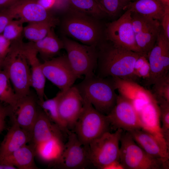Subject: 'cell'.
<instances>
[{
    "label": "cell",
    "mask_w": 169,
    "mask_h": 169,
    "mask_svg": "<svg viewBox=\"0 0 169 169\" xmlns=\"http://www.w3.org/2000/svg\"><path fill=\"white\" fill-rule=\"evenodd\" d=\"M97 48L98 59L95 72L96 75L102 78H118L136 82L138 79L134 74V66L142 54L107 40H102Z\"/></svg>",
    "instance_id": "1"
},
{
    "label": "cell",
    "mask_w": 169,
    "mask_h": 169,
    "mask_svg": "<svg viewBox=\"0 0 169 169\" xmlns=\"http://www.w3.org/2000/svg\"><path fill=\"white\" fill-rule=\"evenodd\" d=\"M23 44L22 39L11 42L9 50L3 60L1 68L8 75L19 99L30 94L32 87L30 66Z\"/></svg>",
    "instance_id": "2"
},
{
    "label": "cell",
    "mask_w": 169,
    "mask_h": 169,
    "mask_svg": "<svg viewBox=\"0 0 169 169\" xmlns=\"http://www.w3.org/2000/svg\"><path fill=\"white\" fill-rule=\"evenodd\" d=\"M75 86L83 98L101 113L108 115L115 106L118 95L113 77L102 78L95 74L85 77Z\"/></svg>",
    "instance_id": "3"
},
{
    "label": "cell",
    "mask_w": 169,
    "mask_h": 169,
    "mask_svg": "<svg viewBox=\"0 0 169 169\" xmlns=\"http://www.w3.org/2000/svg\"><path fill=\"white\" fill-rule=\"evenodd\" d=\"M61 22L64 34L83 44L97 46L102 40V31L98 19L70 7Z\"/></svg>",
    "instance_id": "4"
},
{
    "label": "cell",
    "mask_w": 169,
    "mask_h": 169,
    "mask_svg": "<svg viewBox=\"0 0 169 169\" xmlns=\"http://www.w3.org/2000/svg\"><path fill=\"white\" fill-rule=\"evenodd\" d=\"M123 130L106 132L85 146L89 161L95 167L105 169L110 164L120 162L119 144Z\"/></svg>",
    "instance_id": "5"
},
{
    "label": "cell",
    "mask_w": 169,
    "mask_h": 169,
    "mask_svg": "<svg viewBox=\"0 0 169 169\" xmlns=\"http://www.w3.org/2000/svg\"><path fill=\"white\" fill-rule=\"evenodd\" d=\"M120 143V163L123 169H160L168 168V161L154 157L135 142L130 133L123 131Z\"/></svg>",
    "instance_id": "6"
},
{
    "label": "cell",
    "mask_w": 169,
    "mask_h": 169,
    "mask_svg": "<svg viewBox=\"0 0 169 169\" xmlns=\"http://www.w3.org/2000/svg\"><path fill=\"white\" fill-rule=\"evenodd\" d=\"M82 111L77 120L73 131L84 146L111 128L106 115L97 110L87 99L83 98Z\"/></svg>",
    "instance_id": "7"
},
{
    "label": "cell",
    "mask_w": 169,
    "mask_h": 169,
    "mask_svg": "<svg viewBox=\"0 0 169 169\" xmlns=\"http://www.w3.org/2000/svg\"><path fill=\"white\" fill-rule=\"evenodd\" d=\"M62 40L70 65L78 78L94 74L98 59L97 46L80 44L65 37Z\"/></svg>",
    "instance_id": "8"
},
{
    "label": "cell",
    "mask_w": 169,
    "mask_h": 169,
    "mask_svg": "<svg viewBox=\"0 0 169 169\" xmlns=\"http://www.w3.org/2000/svg\"><path fill=\"white\" fill-rule=\"evenodd\" d=\"M107 115L111 128L130 132L143 128L134 101L119 94L116 104Z\"/></svg>",
    "instance_id": "9"
},
{
    "label": "cell",
    "mask_w": 169,
    "mask_h": 169,
    "mask_svg": "<svg viewBox=\"0 0 169 169\" xmlns=\"http://www.w3.org/2000/svg\"><path fill=\"white\" fill-rule=\"evenodd\" d=\"M42 68L46 78L64 91L72 87L78 77L74 73L67 55L44 61Z\"/></svg>",
    "instance_id": "10"
},
{
    "label": "cell",
    "mask_w": 169,
    "mask_h": 169,
    "mask_svg": "<svg viewBox=\"0 0 169 169\" xmlns=\"http://www.w3.org/2000/svg\"><path fill=\"white\" fill-rule=\"evenodd\" d=\"M105 35L106 40L128 50L140 53L133 29L131 13L129 10H126L118 19L108 24Z\"/></svg>",
    "instance_id": "11"
},
{
    "label": "cell",
    "mask_w": 169,
    "mask_h": 169,
    "mask_svg": "<svg viewBox=\"0 0 169 169\" xmlns=\"http://www.w3.org/2000/svg\"><path fill=\"white\" fill-rule=\"evenodd\" d=\"M60 116L68 129L73 131L83 107V98L75 85L57 94Z\"/></svg>",
    "instance_id": "12"
},
{
    "label": "cell",
    "mask_w": 169,
    "mask_h": 169,
    "mask_svg": "<svg viewBox=\"0 0 169 169\" xmlns=\"http://www.w3.org/2000/svg\"><path fill=\"white\" fill-rule=\"evenodd\" d=\"M61 158L54 166L64 169H85L90 164L85 146L80 142L75 133L68 134Z\"/></svg>",
    "instance_id": "13"
},
{
    "label": "cell",
    "mask_w": 169,
    "mask_h": 169,
    "mask_svg": "<svg viewBox=\"0 0 169 169\" xmlns=\"http://www.w3.org/2000/svg\"><path fill=\"white\" fill-rule=\"evenodd\" d=\"M7 9L14 19L20 20L23 23L59 22L58 19L40 5L37 0H19Z\"/></svg>",
    "instance_id": "14"
},
{
    "label": "cell",
    "mask_w": 169,
    "mask_h": 169,
    "mask_svg": "<svg viewBox=\"0 0 169 169\" xmlns=\"http://www.w3.org/2000/svg\"><path fill=\"white\" fill-rule=\"evenodd\" d=\"M133 28L140 53L147 57L161 29L159 21L147 16L143 17L135 22Z\"/></svg>",
    "instance_id": "15"
},
{
    "label": "cell",
    "mask_w": 169,
    "mask_h": 169,
    "mask_svg": "<svg viewBox=\"0 0 169 169\" xmlns=\"http://www.w3.org/2000/svg\"><path fill=\"white\" fill-rule=\"evenodd\" d=\"M133 139L144 151L151 156L168 161L169 147L153 132L142 128L129 132Z\"/></svg>",
    "instance_id": "16"
},
{
    "label": "cell",
    "mask_w": 169,
    "mask_h": 169,
    "mask_svg": "<svg viewBox=\"0 0 169 169\" xmlns=\"http://www.w3.org/2000/svg\"><path fill=\"white\" fill-rule=\"evenodd\" d=\"M38 101L30 94L20 98L15 111L16 116H11L23 129L32 135L33 128L37 118L39 107Z\"/></svg>",
    "instance_id": "17"
},
{
    "label": "cell",
    "mask_w": 169,
    "mask_h": 169,
    "mask_svg": "<svg viewBox=\"0 0 169 169\" xmlns=\"http://www.w3.org/2000/svg\"><path fill=\"white\" fill-rule=\"evenodd\" d=\"M12 125L0 145V158L6 157L30 143L32 135L22 129L12 117Z\"/></svg>",
    "instance_id": "18"
},
{
    "label": "cell",
    "mask_w": 169,
    "mask_h": 169,
    "mask_svg": "<svg viewBox=\"0 0 169 169\" xmlns=\"http://www.w3.org/2000/svg\"><path fill=\"white\" fill-rule=\"evenodd\" d=\"M168 49L169 39L165 35L161 28L154 45L147 55L151 75L146 85H152L158 79L166 74L163 70L162 58L164 52Z\"/></svg>",
    "instance_id": "19"
},
{
    "label": "cell",
    "mask_w": 169,
    "mask_h": 169,
    "mask_svg": "<svg viewBox=\"0 0 169 169\" xmlns=\"http://www.w3.org/2000/svg\"><path fill=\"white\" fill-rule=\"evenodd\" d=\"M62 135H59L35 145V156L40 161L54 166L63 153L64 144Z\"/></svg>",
    "instance_id": "20"
},
{
    "label": "cell",
    "mask_w": 169,
    "mask_h": 169,
    "mask_svg": "<svg viewBox=\"0 0 169 169\" xmlns=\"http://www.w3.org/2000/svg\"><path fill=\"white\" fill-rule=\"evenodd\" d=\"M23 47L28 60L31 70L32 87L35 90L38 101H42L45 97V87L46 78L43 73L37 55L38 52L29 44H24Z\"/></svg>",
    "instance_id": "21"
},
{
    "label": "cell",
    "mask_w": 169,
    "mask_h": 169,
    "mask_svg": "<svg viewBox=\"0 0 169 169\" xmlns=\"http://www.w3.org/2000/svg\"><path fill=\"white\" fill-rule=\"evenodd\" d=\"M32 132L30 142L36 144L62 135L59 128L49 119L40 107Z\"/></svg>",
    "instance_id": "22"
},
{
    "label": "cell",
    "mask_w": 169,
    "mask_h": 169,
    "mask_svg": "<svg viewBox=\"0 0 169 169\" xmlns=\"http://www.w3.org/2000/svg\"><path fill=\"white\" fill-rule=\"evenodd\" d=\"M168 8L169 6L160 0H135L129 2L123 10H129L160 21Z\"/></svg>",
    "instance_id": "23"
},
{
    "label": "cell",
    "mask_w": 169,
    "mask_h": 169,
    "mask_svg": "<svg viewBox=\"0 0 169 169\" xmlns=\"http://www.w3.org/2000/svg\"><path fill=\"white\" fill-rule=\"evenodd\" d=\"M53 28L42 39L35 42H29L31 46L40 54L44 61L54 57L64 49L62 40L56 36Z\"/></svg>",
    "instance_id": "24"
},
{
    "label": "cell",
    "mask_w": 169,
    "mask_h": 169,
    "mask_svg": "<svg viewBox=\"0 0 169 169\" xmlns=\"http://www.w3.org/2000/svg\"><path fill=\"white\" fill-rule=\"evenodd\" d=\"M26 144L3 158L5 162L19 169H38L34 161L35 145Z\"/></svg>",
    "instance_id": "25"
},
{
    "label": "cell",
    "mask_w": 169,
    "mask_h": 169,
    "mask_svg": "<svg viewBox=\"0 0 169 169\" xmlns=\"http://www.w3.org/2000/svg\"><path fill=\"white\" fill-rule=\"evenodd\" d=\"M116 90L120 94L132 100H140L146 103L155 99L151 92L146 90L136 82L113 77Z\"/></svg>",
    "instance_id": "26"
},
{
    "label": "cell",
    "mask_w": 169,
    "mask_h": 169,
    "mask_svg": "<svg viewBox=\"0 0 169 169\" xmlns=\"http://www.w3.org/2000/svg\"><path fill=\"white\" fill-rule=\"evenodd\" d=\"M58 96L57 94L54 98L44 100L42 101L38 100V105L44 111L50 120L55 124L61 131L68 134L70 131L61 119L58 109Z\"/></svg>",
    "instance_id": "27"
},
{
    "label": "cell",
    "mask_w": 169,
    "mask_h": 169,
    "mask_svg": "<svg viewBox=\"0 0 169 169\" xmlns=\"http://www.w3.org/2000/svg\"><path fill=\"white\" fill-rule=\"evenodd\" d=\"M58 23L53 22H40L28 23L24 27L23 34L30 42H35L45 37L52 28Z\"/></svg>",
    "instance_id": "28"
},
{
    "label": "cell",
    "mask_w": 169,
    "mask_h": 169,
    "mask_svg": "<svg viewBox=\"0 0 169 169\" xmlns=\"http://www.w3.org/2000/svg\"><path fill=\"white\" fill-rule=\"evenodd\" d=\"M19 98L15 92L5 71L0 69V101L9 106L13 112L16 110Z\"/></svg>",
    "instance_id": "29"
},
{
    "label": "cell",
    "mask_w": 169,
    "mask_h": 169,
    "mask_svg": "<svg viewBox=\"0 0 169 169\" xmlns=\"http://www.w3.org/2000/svg\"><path fill=\"white\" fill-rule=\"evenodd\" d=\"M70 7L97 19L106 14L95 0H68Z\"/></svg>",
    "instance_id": "30"
},
{
    "label": "cell",
    "mask_w": 169,
    "mask_h": 169,
    "mask_svg": "<svg viewBox=\"0 0 169 169\" xmlns=\"http://www.w3.org/2000/svg\"><path fill=\"white\" fill-rule=\"evenodd\" d=\"M152 85L151 93L156 101L165 100L169 102V72L158 79Z\"/></svg>",
    "instance_id": "31"
},
{
    "label": "cell",
    "mask_w": 169,
    "mask_h": 169,
    "mask_svg": "<svg viewBox=\"0 0 169 169\" xmlns=\"http://www.w3.org/2000/svg\"><path fill=\"white\" fill-rule=\"evenodd\" d=\"M162 125L160 132L167 146H169V102L162 100L157 102Z\"/></svg>",
    "instance_id": "32"
},
{
    "label": "cell",
    "mask_w": 169,
    "mask_h": 169,
    "mask_svg": "<svg viewBox=\"0 0 169 169\" xmlns=\"http://www.w3.org/2000/svg\"><path fill=\"white\" fill-rule=\"evenodd\" d=\"M24 23L19 19H13L5 28L2 35L11 42L22 39Z\"/></svg>",
    "instance_id": "33"
},
{
    "label": "cell",
    "mask_w": 169,
    "mask_h": 169,
    "mask_svg": "<svg viewBox=\"0 0 169 169\" xmlns=\"http://www.w3.org/2000/svg\"><path fill=\"white\" fill-rule=\"evenodd\" d=\"M135 75L138 79L142 78L146 83L151 75V68L147 57L141 55L136 61L134 67Z\"/></svg>",
    "instance_id": "34"
},
{
    "label": "cell",
    "mask_w": 169,
    "mask_h": 169,
    "mask_svg": "<svg viewBox=\"0 0 169 169\" xmlns=\"http://www.w3.org/2000/svg\"><path fill=\"white\" fill-rule=\"evenodd\" d=\"M99 4L106 14L115 16L127 4L121 0H98Z\"/></svg>",
    "instance_id": "35"
},
{
    "label": "cell",
    "mask_w": 169,
    "mask_h": 169,
    "mask_svg": "<svg viewBox=\"0 0 169 169\" xmlns=\"http://www.w3.org/2000/svg\"><path fill=\"white\" fill-rule=\"evenodd\" d=\"M12 114V109L9 106H4L0 102V135L5 128L7 117Z\"/></svg>",
    "instance_id": "36"
},
{
    "label": "cell",
    "mask_w": 169,
    "mask_h": 169,
    "mask_svg": "<svg viewBox=\"0 0 169 169\" xmlns=\"http://www.w3.org/2000/svg\"><path fill=\"white\" fill-rule=\"evenodd\" d=\"M14 18L7 9L0 11V34H2L7 25Z\"/></svg>",
    "instance_id": "37"
},
{
    "label": "cell",
    "mask_w": 169,
    "mask_h": 169,
    "mask_svg": "<svg viewBox=\"0 0 169 169\" xmlns=\"http://www.w3.org/2000/svg\"><path fill=\"white\" fill-rule=\"evenodd\" d=\"M11 42L0 34V59L3 60L8 52Z\"/></svg>",
    "instance_id": "38"
},
{
    "label": "cell",
    "mask_w": 169,
    "mask_h": 169,
    "mask_svg": "<svg viewBox=\"0 0 169 169\" xmlns=\"http://www.w3.org/2000/svg\"><path fill=\"white\" fill-rule=\"evenodd\" d=\"M38 3L47 10L57 8L59 7L60 0H37Z\"/></svg>",
    "instance_id": "39"
},
{
    "label": "cell",
    "mask_w": 169,
    "mask_h": 169,
    "mask_svg": "<svg viewBox=\"0 0 169 169\" xmlns=\"http://www.w3.org/2000/svg\"><path fill=\"white\" fill-rule=\"evenodd\" d=\"M161 20L160 24L162 30L165 35L169 39V8L166 10Z\"/></svg>",
    "instance_id": "40"
},
{
    "label": "cell",
    "mask_w": 169,
    "mask_h": 169,
    "mask_svg": "<svg viewBox=\"0 0 169 169\" xmlns=\"http://www.w3.org/2000/svg\"><path fill=\"white\" fill-rule=\"evenodd\" d=\"M19 0H0V11L7 9Z\"/></svg>",
    "instance_id": "41"
},
{
    "label": "cell",
    "mask_w": 169,
    "mask_h": 169,
    "mask_svg": "<svg viewBox=\"0 0 169 169\" xmlns=\"http://www.w3.org/2000/svg\"><path fill=\"white\" fill-rule=\"evenodd\" d=\"M16 167L9 164L0 158V169H16Z\"/></svg>",
    "instance_id": "42"
},
{
    "label": "cell",
    "mask_w": 169,
    "mask_h": 169,
    "mask_svg": "<svg viewBox=\"0 0 169 169\" xmlns=\"http://www.w3.org/2000/svg\"><path fill=\"white\" fill-rule=\"evenodd\" d=\"M163 2L164 4L169 6V0H163Z\"/></svg>",
    "instance_id": "43"
},
{
    "label": "cell",
    "mask_w": 169,
    "mask_h": 169,
    "mask_svg": "<svg viewBox=\"0 0 169 169\" xmlns=\"http://www.w3.org/2000/svg\"><path fill=\"white\" fill-rule=\"evenodd\" d=\"M122 2H123V3H125L127 4L128 1H127L126 0H121Z\"/></svg>",
    "instance_id": "44"
},
{
    "label": "cell",
    "mask_w": 169,
    "mask_h": 169,
    "mask_svg": "<svg viewBox=\"0 0 169 169\" xmlns=\"http://www.w3.org/2000/svg\"><path fill=\"white\" fill-rule=\"evenodd\" d=\"M3 60L0 59V69H1Z\"/></svg>",
    "instance_id": "45"
},
{
    "label": "cell",
    "mask_w": 169,
    "mask_h": 169,
    "mask_svg": "<svg viewBox=\"0 0 169 169\" xmlns=\"http://www.w3.org/2000/svg\"><path fill=\"white\" fill-rule=\"evenodd\" d=\"M127 0V1H128V2H130V1H134L135 0Z\"/></svg>",
    "instance_id": "46"
},
{
    "label": "cell",
    "mask_w": 169,
    "mask_h": 169,
    "mask_svg": "<svg viewBox=\"0 0 169 169\" xmlns=\"http://www.w3.org/2000/svg\"><path fill=\"white\" fill-rule=\"evenodd\" d=\"M95 1L99 3L98 0H95Z\"/></svg>",
    "instance_id": "47"
},
{
    "label": "cell",
    "mask_w": 169,
    "mask_h": 169,
    "mask_svg": "<svg viewBox=\"0 0 169 169\" xmlns=\"http://www.w3.org/2000/svg\"><path fill=\"white\" fill-rule=\"evenodd\" d=\"M160 0L161 1V2H162L163 3V0Z\"/></svg>",
    "instance_id": "48"
}]
</instances>
